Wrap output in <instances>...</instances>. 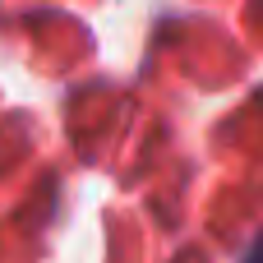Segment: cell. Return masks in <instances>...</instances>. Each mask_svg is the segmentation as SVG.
Listing matches in <instances>:
<instances>
[{"mask_svg":"<svg viewBox=\"0 0 263 263\" xmlns=\"http://www.w3.org/2000/svg\"><path fill=\"white\" fill-rule=\"evenodd\" d=\"M240 263H263V236H259V240H254V245H250V254H245V259H240Z\"/></svg>","mask_w":263,"mask_h":263,"instance_id":"1","label":"cell"}]
</instances>
